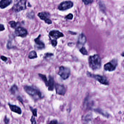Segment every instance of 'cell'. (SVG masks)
Instances as JSON below:
<instances>
[{"label": "cell", "mask_w": 124, "mask_h": 124, "mask_svg": "<svg viewBox=\"0 0 124 124\" xmlns=\"http://www.w3.org/2000/svg\"><path fill=\"white\" fill-rule=\"evenodd\" d=\"M53 55V54L52 53H47L45 54V58H47L48 57H50Z\"/></svg>", "instance_id": "f546056e"}, {"label": "cell", "mask_w": 124, "mask_h": 124, "mask_svg": "<svg viewBox=\"0 0 124 124\" xmlns=\"http://www.w3.org/2000/svg\"><path fill=\"white\" fill-rule=\"evenodd\" d=\"M88 63L90 67L93 70L99 69L101 67V59L98 55L90 56L88 58Z\"/></svg>", "instance_id": "7a4b0ae2"}, {"label": "cell", "mask_w": 124, "mask_h": 124, "mask_svg": "<svg viewBox=\"0 0 124 124\" xmlns=\"http://www.w3.org/2000/svg\"><path fill=\"white\" fill-rule=\"evenodd\" d=\"M117 64V60L116 59H114L108 63H106L104 66V69L105 71H112L116 69Z\"/></svg>", "instance_id": "8992f818"}, {"label": "cell", "mask_w": 124, "mask_h": 124, "mask_svg": "<svg viewBox=\"0 0 124 124\" xmlns=\"http://www.w3.org/2000/svg\"><path fill=\"white\" fill-rule=\"evenodd\" d=\"M0 59H2V61H4L5 62H6L8 60V59L7 57L4 56H0Z\"/></svg>", "instance_id": "4dcf8cb0"}, {"label": "cell", "mask_w": 124, "mask_h": 124, "mask_svg": "<svg viewBox=\"0 0 124 124\" xmlns=\"http://www.w3.org/2000/svg\"><path fill=\"white\" fill-rule=\"evenodd\" d=\"M4 122L5 124H9L10 123V119L7 117L6 115L4 118Z\"/></svg>", "instance_id": "cb8c5ba5"}, {"label": "cell", "mask_w": 124, "mask_h": 124, "mask_svg": "<svg viewBox=\"0 0 124 124\" xmlns=\"http://www.w3.org/2000/svg\"><path fill=\"white\" fill-rule=\"evenodd\" d=\"M79 51L83 55H87L88 54L87 51L84 47L81 48L79 50Z\"/></svg>", "instance_id": "7402d4cb"}, {"label": "cell", "mask_w": 124, "mask_h": 124, "mask_svg": "<svg viewBox=\"0 0 124 124\" xmlns=\"http://www.w3.org/2000/svg\"><path fill=\"white\" fill-rule=\"evenodd\" d=\"M9 24L11 26L12 28L13 29H16L18 27V22H16L14 21H11L9 22Z\"/></svg>", "instance_id": "ffe728a7"}, {"label": "cell", "mask_w": 124, "mask_h": 124, "mask_svg": "<svg viewBox=\"0 0 124 124\" xmlns=\"http://www.w3.org/2000/svg\"><path fill=\"white\" fill-rule=\"evenodd\" d=\"M12 1L11 0H3L0 1V8L4 9L10 5Z\"/></svg>", "instance_id": "2e32d148"}, {"label": "cell", "mask_w": 124, "mask_h": 124, "mask_svg": "<svg viewBox=\"0 0 124 124\" xmlns=\"http://www.w3.org/2000/svg\"><path fill=\"white\" fill-rule=\"evenodd\" d=\"M123 55H124V53H122V56H123Z\"/></svg>", "instance_id": "d6a6232c"}, {"label": "cell", "mask_w": 124, "mask_h": 124, "mask_svg": "<svg viewBox=\"0 0 124 124\" xmlns=\"http://www.w3.org/2000/svg\"><path fill=\"white\" fill-rule=\"evenodd\" d=\"M48 124H58V122L56 120H51Z\"/></svg>", "instance_id": "f1b7e54d"}, {"label": "cell", "mask_w": 124, "mask_h": 124, "mask_svg": "<svg viewBox=\"0 0 124 124\" xmlns=\"http://www.w3.org/2000/svg\"><path fill=\"white\" fill-rule=\"evenodd\" d=\"M74 5L73 3L71 1L62 2L59 5L58 8L60 11H65L71 8Z\"/></svg>", "instance_id": "52a82bcc"}, {"label": "cell", "mask_w": 124, "mask_h": 124, "mask_svg": "<svg viewBox=\"0 0 124 124\" xmlns=\"http://www.w3.org/2000/svg\"><path fill=\"white\" fill-rule=\"evenodd\" d=\"M8 105L10 107V109L12 111L17 113L19 115L21 114L22 113V111L21 109L18 106L16 105L11 104L10 103H8Z\"/></svg>", "instance_id": "7c38bea8"}, {"label": "cell", "mask_w": 124, "mask_h": 124, "mask_svg": "<svg viewBox=\"0 0 124 124\" xmlns=\"http://www.w3.org/2000/svg\"><path fill=\"white\" fill-rule=\"evenodd\" d=\"M55 85V82L53 78L51 76L49 77V79L48 80L47 87H48V90L50 91L53 90Z\"/></svg>", "instance_id": "5bb4252c"}, {"label": "cell", "mask_w": 124, "mask_h": 124, "mask_svg": "<svg viewBox=\"0 0 124 124\" xmlns=\"http://www.w3.org/2000/svg\"><path fill=\"white\" fill-rule=\"evenodd\" d=\"M24 89L26 93L31 96L35 100H38L43 97L41 91L38 88L34 86L25 85Z\"/></svg>", "instance_id": "6da1fadb"}, {"label": "cell", "mask_w": 124, "mask_h": 124, "mask_svg": "<svg viewBox=\"0 0 124 124\" xmlns=\"http://www.w3.org/2000/svg\"><path fill=\"white\" fill-rule=\"evenodd\" d=\"M14 34L16 36L25 37L27 35V31L26 29L21 27H18L16 29Z\"/></svg>", "instance_id": "ba28073f"}, {"label": "cell", "mask_w": 124, "mask_h": 124, "mask_svg": "<svg viewBox=\"0 0 124 124\" xmlns=\"http://www.w3.org/2000/svg\"><path fill=\"white\" fill-rule=\"evenodd\" d=\"M41 35H39L38 37L36 39H35V42L37 45V47L39 49H43L45 48V45L43 42H42L40 40Z\"/></svg>", "instance_id": "4fadbf2b"}, {"label": "cell", "mask_w": 124, "mask_h": 124, "mask_svg": "<svg viewBox=\"0 0 124 124\" xmlns=\"http://www.w3.org/2000/svg\"><path fill=\"white\" fill-rule=\"evenodd\" d=\"M55 88L56 93L58 95H64L66 93V88L63 85L57 83L55 85Z\"/></svg>", "instance_id": "30bf717a"}, {"label": "cell", "mask_w": 124, "mask_h": 124, "mask_svg": "<svg viewBox=\"0 0 124 124\" xmlns=\"http://www.w3.org/2000/svg\"><path fill=\"white\" fill-rule=\"evenodd\" d=\"M26 2V0H22L19 1L14 5L12 8V10L14 12L18 13L26 10L27 8Z\"/></svg>", "instance_id": "3957f363"}, {"label": "cell", "mask_w": 124, "mask_h": 124, "mask_svg": "<svg viewBox=\"0 0 124 124\" xmlns=\"http://www.w3.org/2000/svg\"><path fill=\"white\" fill-rule=\"evenodd\" d=\"M49 35L55 40L60 38L64 37L63 33L56 30H53L50 31L49 32Z\"/></svg>", "instance_id": "8fae6325"}, {"label": "cell", "mask_w": 124, "mask_h": 124, "mask_svg": "<svg viewBox=\"0 0 124 124\" xmlns=\"http://www.w3.org/2000/svg\"><path fill=\"white\" fill-rule=\"evenodd\" d=\"M73 18V14H69L68 15L66 16V18L67 19H69V20H72Z\"/></svg>", "instance_id": "484cf974"}, {"label": "cell", "mask_w": 124, "mask_h": 124, "mask_svg": "<svg viewBox=\"0 0 124 124\" xmlns=\"http://www.w3.org/2000/svg\"><path fill=\"white\" fill-rule=\"evenodd\" d=\"M37 53L35 51H32L30 53L28 58L30 59H33L37 58Z\"/></svg>", "instance_id": "ac0fdd59"}, {"label": "cell", "mask_w": 124, "mask_h": 124, "mask_svg": "<svg viewBox=\"0 0 124 124\" xmlns=\"http://www.w3.org/2000/svg\"><path fill=\"white\" fill-rule=\"evenodd\" d=\"M30 109V111H31L32 113L33 116L34 117H37V108H34L33 107L31 106H29Z\"/></svg>", "instance_id": "44dd1931"}, {"label": "cell", "mask_w": 124, "mask_h": 124, "mask_svg": "<svg viewBox=\"0 0 124 124\" xmlns=\"http://www.w3.org/2000/svg\"><path fill=\"white\" fill-rule=\"evenodd\" d=\"M86 42V38L83 33L80 35L78 40L77 44L79 46H83Z\"/></svg>", "instance_id": "9a60e30c"}, {"label": "cell", "mask_w": 124, "mask_h": 124, "mask_svg": "<svg viewBox=\"0 0 124 124\" xmlns=\"http://www.w3.org/2000/svg\"><path fill=\"white\" fill-rule=\"evenodd\" d=\"M83 2H84L85 3V5H88V4H90V3H92L93 2V0H82Z\"/></svg>", "instance_id": "d4e9b609"}, {"label": "cell", "mask_w": 124, "mask_h": 124, "mask_svg": "<svg viewBox=\"0 0 124 124\" xmlns=\"http://www.w3.org/2000/svg\"><path fill=\"white\" fill-rule=\"evenodd\" d=\"M71 74L70 69L64 66H61L59 68L58 74L63 79L66 80L69 77Z\"/></svg>", "instance_id": "277c9868"}, {"label": "cell", "mask_w": 124, "mask_h": 124, "mask_svg": "<svg viewBox=\"0 0 124 124\" xmlns=\"http://www.w3.org/2000/svg\"><path fill=\"white\" fill-rule=\"evenodd\" d=\"M5 30V27L4 25L2 24H0V32L4 31Z\"/></svg>", "instance_id": "1f68e13d"}, {"label": "cell", "mask_w": 124, "mask_h": 124, "mask_svg": "<svg viewBox=\"0 0 124 124\" xmlns=\"http://www.w3.org/2000/svg\"><path fill=\"white\" fill-rule=\"evenodd\" d=\"M38 75H39V77L44 82L45 84L47 86V85L48 80L46 76L45 75H44L42 74H39Z\"/></svg>", "instance_id": "d6986e66"}, {"label": "cell", "mask_w": 124, "mask_h": 124, "mask_svg": "<svg viewBox=\"0 0 124 124\" xmlns=\"http://www.w3.org/2000/svg\"><path fill=\"white\" fill-rule=\"evenodd\" d=\"M38 16L41 20L44 21L46 23L48 24H52V21L49 19L50 15L48 13L46 12H42L39 13Z\"/></svg>", "instance_id": "9c48e42d"}, {"label": "cell", "mask_w": 124, "mask_h": 124, "mask_svg": "<svg viewBox=\"0 0 124 124\" xmlns=\"http://www.w3.org/2000/svg\"></svg>", "instance_id": "836d02e7"}, {"label": "cell", "mask_w": 124, "mask_h": 124, "mask_svg": "<svg viewBox=\"0 0 124 124\" xmlns=\"http://www.w3.org/2000/svg\"><path fill=\"white\" fill-rule=\"evenodd\" d=\"M30 121L31 124H37V122H36L35 117L34 116H32L30 119Z\"/></svg>", "instance_id": "603a6c76"}, {"label": "cell", "mask_w": 124, "mask_h": 124, "mask_svg": "<svg viewBox=\"0 0 124 124\" xmlns=\"http://www.w3.org/2000/svg\"><path fill=\"white\" fill-rule=\"evenodd\" d=\"M18 90V86L16 85H13L10 89V91L11 94L14 95L16 93Z\"/></svg>", "instance_id": "e0dca14e"}, {"label": "cell", "mask_w": 124, "mask_h": 124, "mask_svg": "<svg viewBox=\"0 0 124 124\" xmlns=\"http://www.w3.org/2000/svg\"><path fill=\"white\" fill-rule=\"evenodd\" d=\"M17 99L19 101V102H21V103H22V104H23V98H22V97H21L20 96H18L17 97Z\"/></svg>", "instance_id": "83f0119b"}, {"label": "cell", "mask_w": 124, "mask_h": 124, "mask_svg": "<svg viewBox=\"0 0 124 124\" xmlns=\"http://www.w3.org/2000/svg\"><path fill=\"white\" fill-rule=\"evenodd\" d=\"M87 74L88 77L94 78L102 85H108L109 84V82L107 80V79L104 76H101L99 75L93 74H91L90 72H88Z\"/></svg>", "instance_id": "5b68a950"}, {"label": "cell", "mask_w": 124, "mask_h": 124, "mask_svg": "<svg viewBox=\"0 0 124 124\" xmlns=\"http://www.w3.org/2000/svg\"><path fill=\"white\" fill-rule=\"evenodd\" d=\"M51 45L54 47H56L57 45V42L55 40H52L51 41Z\"/></svg>", "instance_id": "4316f807"}]
</instances>
